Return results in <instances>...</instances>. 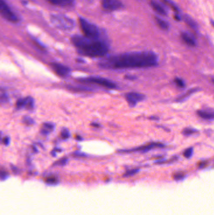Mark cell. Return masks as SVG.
Listing matches in <instances>:
<instances>
[{"instance_id":"6","label":"cell","mask_w":214,"mask_h":215,"mask_svg":"<svg viewBox=\"0 0 214 215\" xmlns=\"http://www.w3.org/2000/svg\"><path fill=\"white\" fill-rule=\"evenodd\" d=\"M0 15L6 20L12 23L15 24L19 22V19L5 0H0Z\"/></svg>"},{"instance_id":"2","label":"cell","mask_w":214,"mask_h":215,"mask_svg":"<svg viewBox=\"0 0 214 215\" xmlns=\"http://www.w3.org/2000/svg\"><path fill=\"white\" fill-rule=\"evenodd\" d=\"M71 40L81 54L89 57H102L109 51L107 44L100 39H91L85 36L74 35Z\"/></svg>"},{"instance_id":"35","label":"cell","mask_w":214,"mask_h":215,"mask_svg":"<svg viewBox=\"0 0 214 215\" xmlns=\"http://www.w3.org/2000/svg\"><path fill=\"white\" fill-rule=\"evenodd\" d=\"M1 136H2V134H1V133H0V138H1Z\"/></svg>"},{"instance_id":"11","label":"cell","mask_w":214,"mask_h":215,"mask_svg":"<svg viewBox=\"0 0 214 215\" xmlns=\"http://www.w3.org/2000/svg\"><path fill=\"white\" fill-rule=\"evenodd\" d=\"M52 67L55 71V73L60 76H66L70 72V70L69 67L58 63L53 64Z\"/></svg>"},{"instance_id":"31","label":"cell","mask_w":214,"mask_h":215,"mask_svg":"<svg viewBox=\"0 0 214 215\" xmlns=\"http://www.w3.org/2000/svg\"><path fill=\"white\" fill-rule=\"evenodd\" d=\"M206 165V162L203 161V162H200V163L198 164V168H200V169H202V168H204V167H205Z\"/></svg>"},{"instance_id":"21","label":"cell","mask_w":214,"mask_h":215,"mask_svg":"<svg viewBox=\"0 0 214 215\" xmlns=\"http://www.w3.org/2000/svg\"><path fill=\"white\" fill-rule=\"evenodd\" d=\"M54 129V126L51 123H45L42 128V132L44 133H48V132L52 131Z\"/></svg>"},{"instance_id":"33","label":"cell","mask_w":214,"mask_h":215,"mask_svg":"<svg viewBox=\"0 0 214 215\" xmlns=\"http://www.w3.org/2000/svg\"><path fill=\"white\" fill-rule=\"evenodd\" d=\"M9 141H10V140H9V138H8V137H5L4 139H3V142H4V143L5 144H8V143H9Z\"/></svg>"},{"instance_id":"18","label":"cell","mask_w":214,"mask_h":215,"mask_svg":"<svg viewBox=\"0 0 214 215\" xmlns=\"http://www.w3.org/2000/svg\"><path fill=\"white\" fill-rule=\"evenodd\" d=\"M23 107L27 109H32L34 107V99L32 98H27L23 99Z\"/></svg>"},{"instance_id":"14","label":"cell","mask_w":214,"mask_h":215,"mask_svg":"<svg viewBox=\"0 0 214 215\" xmlns=\"http://www.w3.org/2000/svg\"><path fill=\"white\" fill-rule=\"evenodd\" d=\"M183 20L185 22V24L190 28H191L193 30H198L197 24L192 18H191L190 16H188L187 15H184L183 16Z\"/></svg>"},{"instance_id":"28","label":"cell","mask_w":214,"mask_h":215,"mask_svg":"<svg viewBox=\"0 0 214 215\" xmlns=\"http://www.w3.org/2000/svg\"><path fill=\"white\" fill-rule=\"evenodd\" d=\"M23 121L27 125H32L34 123V120L29 117H25Z\"/></svg>"},{"instance_id":"30","label":"cell","mask_w":214,"mask_h":215,"mask_svg":"<svg viewBox=\"0 0 214 215\" xmlns=\"http://www.w3.org/2000/svg\"><path fill=\"white\" fill-rule=\"evenodd\" d=\"M124 78H125L126 79H128V80L133 81V80H135V79H136V76H134L127 75V76H124Z\"/></svg>"},{"instance_id":"15","label":"cell","mask_w":214,"mask_h":215,"mask_svg":"<svg viewBox=\"0 0 214 215\" xmlns=\"http://www.w3.org/2000/svg\"><path fill=\"white\" fill-rule=\"evenodd\" d=\"M200 89L198 88H192V89H190V90H188L187 92H186V93L185 94H183L182 95L180 96L176 99V102H183L184 101H185L188 98H189L192 94L198 91Z\"/></svg>"},{"instance_id":"4","label":"cell","mask_w":214,"mask_h":215,"mask_svg":"<svg viewBox=\"0 0 214 215\" xmlns=\"http://www.w3.org/2000/svg\"><path fill=\"white\" fill-rule=\"evenodd\" d=\"M79 24L85 37L91 39H100V31L96 25L83 18L79 19Z\"/></svg>"},{"instance_id":"10","label":"cell","mask_w":214,"mask_h":215,"mask_svg":"<svg viewBox=\"0 0 214 215\" xmlns=\"http://www.w3.org/2000/svg\"><path fill=\"white\" fill-rule=\"evenodd\" d=\"M51 5L61 7H72L75 4L76 0H47Z\"/></svg>"},{"instance_id":"12","label":"cell","mask_w":214,"mask_h":215,"mask_svg":"<svg viewBox=\"0 0 214 215\" xmlns=\"http://www.w3.org/2000/svg\"><path fill=\"white\" fill-rule=\"evenodd\" d=\"M181 37L183 41L188 46L195 47L196 46V40L190 34L187 32H182L181 34Z\"/></svg>"},{"instance_id":"29","label":"cell","mask_w":214,"mask_h":215,"mask_svg":"<svg viewBox=\"0 0 214 215\" xmlns=\"http://www.w3.org/2000/svg\"><path fill=\"white\" fill-rule=\"evenodd\" d=\"M8 99L6 94H0V103H5Z\"/></svg>"},{"instance_id":"22","label":"cell","mask_w":214,"mask_h":215,"mask_svg":"<svg viewBox=\"0 0 214 215\" xmlns=\"http://www.w3.org/2000/svg\"><path fill=\"white\" fill-rule=\"evenodd\" d=\"M193 153V147H190L186 149L183 152V156L186 159H190Z\"/></svg>"},{"instance_id":"26","label":"cell","mask_w":214,"mask_h":215,"mask_svg":"<svg viewBox=\"0 0 214 215\" xmlns=\"http://www.w3.org/2000/svg\"><path fill=\"white\" fill-rule=\"evenodd\" d=\"M71 89L77 91H87L91 90V89L86 87H72Z\"/></svg>"},{"instance_id":"27","label":"cell","mask_w":214,"mask_h":215,"mask_svg":"<svg viewBox=\"0 0 214 215\" xmlns=\"http://www.w3.org/2000/svg\"><path fill=\"white\" fill-rule=\"evenodd\" d=\"M61 136H62V138H64V139H67V138H68L70 137L69 132L67 129L64 130L62 132V133H61Z\"/></svg>"},{"instance_id":"34","label":"cell","mask_w":214,"mask_h":215,"mask_svg":"<svg viewBox=\"0 0 214 215\" xmlns=\"http://www.w3.org/2000/svg\"><path fill=\"white\" fill-rule=\"evenodd\" d=\"M149 119L150 120H158L159 118L158 117H156V116H151V117H149Z\"/></svg>"},{"instance_id":"1","label":"cell","mask_w":214,"mask_h":215,"mask_svg":"<svg viewBox=\"0 0 214 215\" xmlns=\"http://www.w3.org/2000/svg\"><path fill=\"white\" fill-rule=\"evenodd\" d=\"M158 64L156 54L151 51L128 52L109 57L99 63V66L109 69L147 68Z\"/></svg>"},{"instance_id":"23","label":"cell","mask_w":214,"mask_h":215,"mask_svg":"<svg viewBox=\"0 0 214 215\" xmlns=\"http://www.w3.org/2000/svg\"><path fill=\"white\" fill-rule=\"evenodd\" d=\"M139 171V169H133L131 170H128L126 172V173L124 174V177H130L133 176L135 174H136Z\"/></svg>"},{"instance_id":"20","label":"cell","mask_w":214,"mask_h":215,"mask_svg":"<svg viewBox=\"0 0 214 215\" xmlns=\"http://www.w3.org/2000/svg\"><path fill=\"white\" fill-rule=\"evenodd\" d=\"M196 132H198V130L195 129V128H186L183 130L182 131V134L185 136H189L192 134L195 133Z\"/></svg>"},{"instance_id":"16","label":"cell","mask_w":214,"mask_h":215,"mask_svg":"<svg viewBox=\"0 0 214 215\" xmlns=\"http://www.w3.org/2000/svg\"><path fill=\"white\" fill-rule=\"evenodd\" d=\"M197 115L201 118L206 120H213L214 118V115L213 113L206 111L204 110L197 111Z\"/></svg>"},{"instance_id":"24","label":"cell","mask_w":214,"mask_h":215,"mask_svg":"<svg viewBox=\"0 0 214 215\" xmlns=\"http://www.w3.org/2000/svg\"><path fill=\"white\" fill-rule=\"evenodd\" d=\"M175 83L176 84V86L180 88H183L185 87V82L180 78H175Z\"/></svg>"},{"instance_id":"8","label":"cell","mask_w":214,"mask_h":215,"mask_svg":"<svg viewBox=\"0 0 214 215\" xmlns=\"http://www.w3.org/2000/svg\"><path fill=\"white\" fill-rule=\"evenodd\" d=\"M125 98L130 107H134L138 103L141 102L145 99V96L139 93L131 92L126 94Z\"/></svg>"},{"instance_id":"5","label":"cell","mask_w":214,"mask_h":215,"mask_svg":"<svg viewBox=\"0 0 214 215\" xmlns=\"http://www.w3.org/2000/svg\"><path fill=\"white\" fill-rule=\"evenodd\" d=\"M78 81L81 83L97 84V85L104 87L106 88L112 89H116L117 87L116 84L114 82L107 79L101 78V77H88L86 78L79 79Z\"/></svg>"},{"instance_id":"3","label":"cell","mask_w":214,"mask_h":215,"mask_svg":"<svg viewBox=\"0 0 214 215\" xmlns=\"http://www.w3.org/2000/svg\"><path fill=\"white\" fill-rule=\"evenodd\" d=\"M50 21L55 27L61 30H70L75 27L74 21L64 15H52Z\"/></svg>"},{"instance_id":"9","label":"cell","mask_w":214,"mask_h":215,"mask_svg":"<svg viewBox=\"0 0 214 215\" xmlns=\"http://www.w3.org/2000/svg\"><path fill=\"white\" fill-rule=\"evenodd\" d=\"M104 9L109 11H115L124 8V5L119 0H102Z\"/></svg>"},{"instance_id":"7","label":"cell","mask_w":214,"mask_h":215,"mask_svg":"<svg viewBox=\"0 0 214 215\" xmlns=\"http://www.w3.org/2000/svg\"><path fill=\"white\" fill-rule=\"evenodd\" d=\"M164 145L159 143V142H151L150 143L141 145L134 148H131L129 150H118V152L120 153H131L134 152H146L148 151H149L153 148H163L164 147Z\"/></svg>"},{"instance_id":"19","label":"cell","mask_w":214,"mask_h":215,"mask_svg":"<svg viewBox=\"0 0 214 215\" xmlns=\"http://www.w3.org/2000/svg\"><path fill=\"white\" fill-rule=\"evenodd\" d=\"M163 2H164L168 7H170L175 13H176V14H178L180 12L178 8L177 7V6L176 5H175L173 3V2H171L170 0H163Z\"/></svg>"},{"instance_id":"13","label":"cell","mask_w":214,"mask_h":215,"mask_svg":"<svg viewBox=\"0 0 214 215\" xmlns=\"http://www.w3.org/2000/svg\"><path fill=\"white\" fill-rule=\"evenodd\" d=\"M150 5L151 8L158 13L161 15H164V16H166L167 15V12L166 10L158 2L155 1H151L150 3Z\"/></svg>"},{"instance_id":"17","label":"cell","mask_w":214,"mask_h":215,"mask_svg":"<svg viewBox=\"0 0 214 215\" xmlns=\"http://www.w3.org/2000/svg\"><path fill=\"white\" fill-rule=\"evenodd\" d=\"M155 20H156L157 25H158V27L160 29H161L164 30H166L169 29V24L166 21L162 20L161 19H160L159 17H155Z\"/></svg>"},{"instance_id":"25","label":"cell","mask_w":214,"mask_h":215,"mask_svg":"<svg viewBox=\"0 0 214 215\" xmlns=\"http://www.w3.org/2000/svg\"><path fill=\"white\" fill-rule=\"evenodd\" d=\"M185 177V175L183 172H177L173 175V179L176 180H183Z\"/></svg>"},{"instance_id":"32","label":"cell","mask_w":214,"mask_h":215,"mask_svg":"<svg viewBox=\"0 0 214 215\" xmlns=\"http://www.w3.org/2000/svg\"><path fill=\"white\" fill-rule=\"evenodd\" d=\"M91 125L95 128H99L100 127V125L99 123H91Z\"/></svg>"}]
</instances>
